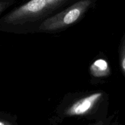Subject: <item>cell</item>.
I'll return each mask as SVG.
<instances>
[{"instance_id":"8","label":"cell","mask_w":125,"mask_h":125,"mask_svg":"<svg viewBox=\"0 0 125 125\" xmlns=\"http://www.w3.org/2000/svg\"><path fill=\"white\" fill-rule=\"evenodd\" d=\"M102 125L101 123H95V124H93V125Z\"/></svg>"},{"instance_id":"4","label":"cell","mask_w":125,"mask_h":125,"mask_svg":"<svg viewBox=\"0 0 125 125\" xmlns=\"http://www.w3.org/2000/svg\"><path fill=\"white\" fill-rule=\"evenodd\" d=\"M92 74L96 78L106 76L110 73L109 67L105 60L100 59L95 61L90 67Z\"/></svg>"},{"instance_id":"5","label":"cell","mask_w":125,"mask_h":125,"mask_svg":"<svg viewBox=\"0 0 125 125\" xmlns=\"http://www.w3.org/2000/svg\"><path fill=\"white\" fill-rule=\"evenodd\" d=\"M0 125H16L6 114L0 112Z\"/></svg>"},{"instance_id":"2","label":"cell","mask_w":125,"mask_h":125,"mask_svg":"<svg viewBox=\"0 0 125 125\" xmlns=\"http://www.w3.org/2000/svg\"><path fill=\"white\" fill-rule=\"evenodd\" d=\"M91 0H82L73 4L66 9L50 16L40 24L39 30L43 32L57 31L76 23L92 4Z\"/></svg>"},{"instance_id":"1","label":"cell","mask_w":125,"mask_h":125,"mask_svg":"<svg viewBox=\"0 0 125 125\" xmlns=\"http://www.w3.org/2000/svg\"><path fill=\"white\" fill-rule=\"evenodd\" d=\"M68 0H32L14 9L0 18V29L5 27L44 21L54 12L62 8Z\"/></svg>"},{"instance_id":"6","label":"cell","mask_w":125,"mask_h":125,"mask_svg":"<svg viewBox=\"0 0 125 125\" xmlns=\"http://www.w3.org/2000/svg\"><path fill=\"white\" fill-rule=\"evenodd\" d=\"M14 2L15 1L12 0H0V16L4 11L12 6Z\"/></svg>"},{"instance_id":"7","label":"cell","mask_w":125,"mask_h":125,"mask_svg":"<svg viewBox=\"0 0 125 125\" xmlns=\"http://www.w3.org/2000/svg\"><path fill=\"white\" fill-rule=\"evenodd\" d=\"M120 64L122 71L125 75V40L122 45L120 51Z\"/></svg>"},{"instance_id":"3","label":"cell","mask_w":125,"mask_h":125,"mask_svg":"<svg viewBox=\"0 0 125 125\" xmlns=\"http://www.w3.org/2000/svg\"><path fill=\"white\" fill-rule=\"evenodd\" d=\"M103 97L101 92L89 94L70 105L64 111L68 117H83L92 112L96 107Z\"/></svg>"}]
</instances>
